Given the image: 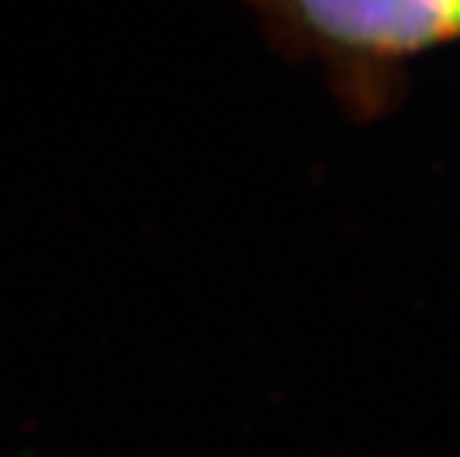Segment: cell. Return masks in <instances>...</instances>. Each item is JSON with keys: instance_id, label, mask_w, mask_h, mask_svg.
I'll use <instances>...</instances> for the list:
<instances>
[{"instance_id": "1", "label": "cell", "mask_w": 460, "mask_h": 457, "mask_svg": "<svg viewBox=\"0 0 460 457\" xmlns=\"http://www.w3.org/2000/svg\"><path fill=\"white\" fill-rule=\"evenodd\" d=\"M282 51L324 69L354 116L398 99L404 66L460 42V0H247Z\"/></svg>"}]
</instances>
